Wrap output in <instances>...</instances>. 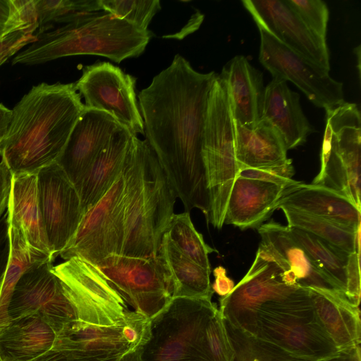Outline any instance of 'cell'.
<instances>
[{
  "instance_id": "obj_30",
  "label": "cell",
  "mask_w": 361,
  "mask_h": 361,
  "mask_svg": "<svg viewBox=\"0 0 361 361\" xmlns=\"http://www.w3.org/2000/svg\"><path fill=\"white\" fill-rule=\"evenodd\" d=\"M8 212L10 224L31 247L52 256L38 204L37 174L13 176Z\"/></svg>"
},
{
  "instance_id": "obj_33",
  "label": "cell",
  "mask_w": 361,
  "mask_h": 361,
  "mask_svg": "<svg viewBox=\"0 0 361 361\" xmlns=\"http://www.w3.org/2000/svg\"><path fill=\"white\" fill-rule=\"evenodd\" d=\"M11 226V253L0 292V329L8 324V307L13 287L21 274L34 262L51 257V255L31 247L21 231Z\"/></svg>"
},
{
  "instance_id": "obj_7",
  "label": "cell",
  "mask_w": 361,
  "mask_h": 361,
  "mask_svg": "<svg viewBox=\"0 0 361 361\" xmlns=\"http://www.w3.org/2000/svg\"><path fill=\"white\" fill-rule=\"evenodd\" d=\"M217 308L212 300L172 298L151 319V335L142 349V361H210L204 333Z\"/></svg>"
},
{
  "instance_id": "obj_25",
  "label": "cell",
  "mask_w": 361,
  "mask_h": 361,
  "mask_svg": "<svg viewBox=\"0 0 361 361\" xmlns=\"http://www.w3.org/2000/svg\"><path fill=\"white\" fill-rule=\"evenodd\" d=\"M53 348L89 357H118L132 350L123 335L121 324L106 326L79 319L58 331Z\"/></svg>"
},
{
  "instance_id": "obj_17",
  "label": "cell",
  "mask_w": 361,
  "mask_h": 361,
  "mask_svg": "<svg viewBox=\"0 0 361 361\" xmlns=\"http://www.w3.org/2000/svg\"><path fill=\"white\" fill-rule=\"evenodd\" d=\"M257 27L322 68L330 69L326 39L312 32L286 0H244Z\"/></svg>"
},
{
  "instance_id": "obj_2",
  "label": "cell",
  "mask_w": 361,
  "mask_h": 361,
  "mask_svg": "<svg viewBox=\"0 0 361 361\" xmlns=\"http://www.w3.org/2000/svg\"><path fill=\"white\" fill-rule=\"evenodd\" d=\"M85 104L74 83L33 86L12 111L0 154L13 176L56 161Z\"/></svg>"
},
{
  "instance_id": "obj_1",
  "label": "cell",
  "mask_w": 361,
  "mask_h": 361,
  "mask_svg": "<svg viewBox=\"0 0 361 361\" xmlns=\"http://www.w3.org/2000/svg\"><path fill=\"white\" fill-rule=\"evenodd\" d=\"M214 71H197L176 54L138 94L145 140L185 212L207 220L209 195L202 159L207 101Z\"/></svg>"
},
{
  "instance_id": "obj_6",
  "label": "cell",
  "mask_w": 361,
  "mask_h": 361,
  "mask_svg": "<svg viewBox=\"0 0 361 361\" xmlns=\"http://www.w3.org/2000/svg\"><path fill=\"white\" fill-rule=\"evenodd\" d=\"M255 336L306 361H325L340 353L320 322L310 288L263 305Z\"/></svg>"
},
{
  "instance_id": "obj_51",
  "label": "cell",
  "mask_w": 361,
  "mask_h": 361,
  "mask_svg": "<svg viewBox=\"0 0 361 361\" xmlns=\"http://www.w3.org/2000/svg\"><path fill=\"white\" fill-rule=\"evenodd\" d=\"M360 350L350 354H340L339 356L325 361H360Z\"/></svg>"
},
{
  "instance_id": "obj_5",
  "label": "cell",
  "mask_w": 361,
  "mask_h": 361,
  "mask_svg": "<svg viewBox=\"0 0 361 361\" xmlns=\"http://www.w3.org/2000/svg\"><path fill=\"white\" fill-rule=\"evenodd\" d=\"M202 159L209 195L207 222L221 229L240 171L235 151L234 119L223 71L216 74L208 97Z\"/></svg>"
},
{
  "instance_id": "obj_43",
  "label": "cell",
  "mask_w": 361,
  "mask_h": 361,
  "mask_svg": "<svg viewBox=\"0 0 361 361\" xmlns=\"http://www.w3.org/2000/svg\"><path fill=\"white\" fill-rule=\"evenodd\" d=\"M27 30H16L6 33L0 39V66L27 44L35 42L36 35Z\"/></svg>"
},
{
  "instance_id": "obj_11",
  "label": "cell",
  "mask_w": 361,
  "mask_h": 361,
  "mask_svg": "<svg viewBox=\"0 0 361 361\" xmlns=\"http://www.w3.org/2000/svg\"><path fill=\"white\" fill-rule=\"evenodd\" d=\"M125 235V180L123 172L103 197L82 215L73 237L60 255L94 266L121 255Z\"/></svg>"
},
{
  "instance_id": "obj_20",
  "label": "cell",
  "mask_w": 361,
  "mask_h": 361,
  "mask_svg": "<svg viewBox=\"0 0 361 361\" xmlns=\"http://www.w3.org/2000/svg\"><path fill=\"white\" fill-rule=\"evenodd\" d=\"M258 232L261 237L260 243L293 272L302 286L339 291L305 249L292 236L287 226L271 221L262 224Z\"/></svg>"
},
{
  "instance_id": "obj_36",
  "label": "cell",
  "mask_w": 361,
  "mask_h": 361,
  "mask_svg": "<svg viewBox=\"0 0 361 361\" xmlns=\"http://www.w3.org/2000/svg\"><path fill=\"white\" fill-rule=\"evenodd\" d=\"M39 27L54 22L68 23L101 10L99 0H35Z\"/></svg>"
},
{
  "instance_id": "obj_50",
  "label": "cell",
  "mask_w": 361,
  "mask_h": 361,
  "mask_svg": "<svg viewBox=\"0 0 361 361\" xmlns=\"http://www.w3.org/2000/svg\"><path fill=\"white\" fill-rule=\"evenodd\" d=\"M143 348L132 350L124 354L119 361H142V354Z\"/></svg>"
},
{
  "instance_id": "obj_35",
  "label": "cell",
  "mask_w": 361,
  "mask_h": 361,
  "mask_svg": "<svg viewBox=\"0 0 361 361\" xmlns=\"http://www.w3.org/2000/svg\"><path fill=\"white\" fill-rule=\"evenodd\" d=\"M225 324L235 351L233 361H306L226 322Z\"/></svg>"
},
{
  "instance_id": "obj_4",
  "label": "cell",
  "mask_w": 361,
  "mask_h": 361,
  "mask_svg": "<svg viewBox=\"0 0 361 361\" xmlns=\"http://www.w3.org/2000/svg\"><path fill=\"white\" fill-rule=\"evenodd\" d=\"M152 35L150 30H140L109 13H90L37 34L12 63L36 65L76 55H96L119 63L141 55Z\"/></svg>"
},
{
  "instance_id": "obj_34",
  "label": "cell",
  "mask_w": 361,
  "mask_h": 361,
  "mask_svg": "<svg viewBox=\"0 0 361 361\" xmlns=\"http://www.w3.org/2000/svg\"><path fill=\"white\" fill-rule=\"evenodd\" d=\"M165 233L188 258L211 271L209 255L216 250L204 242L202 235L195 229L190 212L174 214Z\"/></svg>"
},
{
  "instance_id": "obj_21",
  "label": "cell",
  "mask_w": 361,
  "mask_h": 361,
  "mask_svg": "<svg viewBox=\"0 0 361 361\" xmlns=\"http://www.w3.org/2000/svg\"><path fill=\"white\" fill-rule=\"evenodd\" d=\"M260 120L280 133L287 150L305 143L314 130L302 110L299 94L279 78H272L265 87Z\"/></svg>"
},
{
  "instance_id": "obj_22",
  "label": "cell",
  "mask_w": 361,
  "mask_h": 361,
  "mask_svg": "<svg viewBox=\"0 0 361 361\" xmlns=\"http://www.w3.org/2000/svg\"><path fill=\"white\" fill-rule=\"evenodd\" d=\"M134 134L118 128L74 185L83 214L109 190L121 173Z\"/></svg>"
},
{
  "instance_id": "obj_41",
  "label": "cell",
  "mask_w": 361,
  "mask_h": 361,
  "mask_svg": "<svg viewBox=\"0 0 361 361\" xmlns=\"http://www.w3.org/2000/svg\"><path fill=\"white\" fill-rule=\"evenodd\" d=\"M37 28L39 24L35 0H10V16L6 33L16 30H27L34 32Z\"/></svg>"
},
{
  "instance_id": "obj_47",
  "label": "cell",
  "mask_w": 361,
  "mask_h": 361,
  "mask_svg": "<svg viewBox=\"0 0 361 361\" xmlns=\"http://www.w3.org/2000/svg\"><path fill=\"white\" fill-rule=\"evenodd\" d=\"M214 282L212 284L213 292L216 293L221 297L228 295L233 288L234 283L226 275V269L219 266L214 271Z\"/></svg>"
},
{
  "instance_id": "obj_23",
  "label": "cell",
  "mask_w": 361,
  "mask_h": 361,
  "mask_svg": "<svg viewBox=\"0 0 361 361\" xmlns=\"http://www.w3.org/2000/svg\"><path fill=\"white\" fill-rule=\"evenodd\" d=\"M288 228L292 236L305 249L336 288L351 302L359 306L360 253H346L311 233L295 228Z\"/></svg>"
},
{
  "instance_id": "obj_26",
  "label": "cell",
  "mask_w": 361,
  "mask_h": 361,
  "mask_svg": "<svg viewBox=\"0 0 361 361\" xmlns=\"http://www.w3.org/2000/svg\"><path fill=\"white\" fill-rule=\"evenodd\" d=\"M234 121L249 128L260 121L265 87L261 71L243 55L234 56L222 70Z\"/></svg>"
},
{
  "instance_id": "obj_39",
  "label": "cell",
  "mask_w": 361,
  "mask_h": 361,
  "mask_svg": "<svg viewBox=\"0 0 361 361\" xmlns=\"http://www.w3.org/2000/svg\"><path fill=\"white\" fill-rule=\"evenodd\" d=\"M305 25L315 35L326 39L329 9L321 0H286Z\"/></svg>"
},
{
  "instance_id": "obj_40",
  "label": "cell",
  "mask_w": 361,
  "mask_h": 361,
  "mask_svg": "<svg viewBox=\"0 0 361 361\" xmlns=\"http://www.w3.org/2000/svg\"><path fill=\"white\" fill-rule=\"evenodd\" d=\"M152 320L142 313L128 310L121 323L123 335L132 350L143 348L151 335Z\"/></svg>"
},
{
  "instance_id": "obj_31",
  "label": "cell",
  "mask_w": 361,
  "mask_h": 361,
  "mask_svg": "<svg viewBox=\"0 0 361 361\" xmlns=\"http://www.w3.org/2000/svg\"><path fill=\"white\" fill-rule=\"evenodd\" d=\"M172 283V298L212 300L211 271L184 255L164 233L159 250Z\"/></svg>"
},
{
  "instance_id": "obj_16",
  "label": "cell",
  "mask_w": 361,
  "mask_h": 361,
  "mask_svg": "<svg viewBox=\"0 0 361 361\" xmlns=\"http://www.w3.org/2000/svg\"><path fill=\"white\" fill-rule=\"evenodd\" d=\"M38 204L50 252L54 257L71 241L83 215L79 195L54 162L37 173Z\"/></svg>"
},
{
  "instance_id": "obj_15",
  "label": "cell",
  "mask_w": 361,
  "mask_h": 361,
  "mask_svg": "<svg viewBox=\"0 0 361 361\" xmlns=\"http://www.w3.org/2000/svg\"><path fill=\"white\" fill-rule=\"evenodd\" d=\"M79 320L99 326L122 323L127 305L92 264L71 258L54 267Z\"/></svg>"
},
{
  "instance_id": "obj_9",
  "label": "cell",
  "mask_w": 361,
  "mask_h": 361,
  "mask_svg": "<svg viewBox=\"0 0 361 361\" xmlns=\"http://www.w3.org/2000/svg\"><path fill=\"white\" fill-rule=\"evenodd\" d=\"M302 287L293 272L259 243L250 269L228 295L221 298L219 310L226 323L255 336L259 308Z\"/></svg>"
},
{
  "instance_id": "obj_45",
  "label": "cell",
  "mask_w": 361,
  "mask_h": 361,
  "mask_svg": "<svg viewBox=\"0 0 361 361\" xmlns=\"http://www.w3.org/2000/svg\"><path fill=\"white\" fill-rule=\"evenodd\" d=\"M122 356L89 357L73 352L52 348L31 361H119Z\"/></svg>"
},
{
  "instance_id": "obj_52",
  "label": "cell",
  "mask_w": 361,
  "mask_h": 361,
  "mask_svg": "<svg viewBox=\"0 0 361 361\" xmlns=\"http://www.w3.org/2000/svg\"><path fill=\"white\" fill-rule=\"evenodd\" d=\"M0 361H2V360H1V358H0Z\"/></svg>"
},
{
  "instance_id": "obj_42",
  "label": "cell",
  "mask_w": 361,
  "mask_h": 361,
  "mask_svg": "<svg viewBox=\"0 0 361 361\" xmlns=\"http://www.w3.org/2000/svg\"><path fill=\"white\" fill-rule=\"evenodd\" d=\"M294 174L295 169L290 159L282 165L260 169H243L238 173V176L241 177L282 185L294 183L295 180L292 178Z\"/></svg>"
},
{
  "instance_id": "obj_37",
  "label": "cell",
  "mask_w": 361,
  "mask_h": 361,
  "mask_svg": "<svg viewBox=\"0 0 361 361\" xmlns=\"http://www.w3.org/2000/svg\"><path fill=\"white\" fill-rule=\"evenodd\" d=\"M101 10L142 30H148L153 17L161 10L159 0H99Z\"/></svg>"
},
{
  "instance_id": "obj_46",
  "label": "cell",
  "mask_w": 361,
  "mask_h": 361,
  "mask_svg": "<svg viewBox=\"0 0 361 361\" xmlns=\"http://www.w3.org/2000/svg\"><path fill=\"white\" fill-rule=\"evenodd\" d=\"M13 174L4 161L0 162V218L8 207L12 188Z\"/></svg>"
},
{
  "instance_id": "obj_3",
  "label": "cell",
  "mask_w": 361,
  "mask_h": 361,
  "mask_svg": "<svg viewBox=\"0 0 361 361\" xmlns=\"http://www.w3.org/2000/svg\"><path fill=\"white\" fill-rule=\"evenodd\" d=\"M122 172L125 180V235L122 254L148 258L158 255L174 214L177 198L155 154L134 135Z\"/></svg>"
},
{
  "instance_id": "obj_14",
  "label": "cell",
  "mask_w": 361,
  "mask_h": 361,
  "mask_svg": "<svg viewBox=\"0 0 361 361\" xmlns=\"http://www.w3.org/2000/svg\"><path fill=\"white\" fill-rule=\"evenodd\" d=\"M136 78L109 62L84 66L75 87L85 106L104 111L134 135H145L135 94Z\"/></svg>"
},
{
  "instance_id": "obj_24",
  "label": "cell",
  "mask_w": 361,
  "mask_h": 361,
  "mask_svg": "<svg viewBox=\"0 0 361 361\" xmlns=\"http://www.w3.org/2000/svg\"><path fill=\"white\" fill-rule=\"evenodd\" d=\"M317 314L340 354L360 350L359 306L341 292L311 289Z\"/></svg>"
},
{
  "instance_id": "obj_44",
  "label": "cell",
  "mask_w": 361,
  "mask_h": 361,
  "mask_svg": "<svg viewBox=\"0 0 361 361\" xmlns=\"http://www.w3.org/2000/svg\"><path fill=\"white\" fill-rule=\"evenodd\" d=\"M11 253V226L8 212L0 218V292Z\"/></svg>"
},
{
  "instance_id": "obj_27",
  "label": "cell",
  "mask_w": 361,
  "mask_h": 361,
  "mask_svg": "<svg viewBox=\"0 0 361 361\" xmlns=\"http://www.w3.org/2000/svg\"><path fill=\"white\" fill-rule=\"evenodd\" d=\"M56 335V331L38 314L11 319L0 329V358L31 361L53 348Z\"/></svg>"
},
{
  "instance_id": "obj_38",
  "label": "cell",
  "mask_w": 361,
  "mask_h": 361,
  "mask_svg": "<svg viewBox=\"0 0 361 361\" xmlns=\"http://www.w3.org/2000/svg\"><path fill=\"white\" fill-rule=\"evenodd\" d=\"M204 345L210 361H233L235 351L224 319L217 308L207 324Z\"/></svg>"
},
{
  "instance_id": "obj_18",
  "label": "cell",
  "mask_w": 361,
  "mask_h": 361,
  "mask_svg": "<svg viewBox=\"0 0 361 361\" xmlns=\"http://www.w3.org/2000/svg\"><path fill=\"white\" fill-rule=\"evenodd\" d=\"M121 126L109 114L85 106L56 161L73 185Z\"/></svg>"
},
{
  "instance_id": "obj_28",
  "label": "cell",
  "mask_w": 361,
  "mask_h": 361,
  "mask_svg": "<svg viewBox=\"0 0 361 361\" xmlns=\"http://www.w3.org/2000/svg\"><path fill=\"white\" fill-rule=\"evenodd\" d=\"M280 206L329 219L355 231L360 229V209L344 195L323 185L302 182L281 200L278 207Z\"/></svg>"
},
{
  "instance_id": "obj_8",
  "label": "cell",
  "mask_w": 361,
  "mask_h": 361,
  "mask_svg": "<svg viewBox=\"0 0 361 361\" xmlns=\"http://www.w3.org/2000/svg\"><path fill=\"white\" fill-rule=\"evenodd\" d=\"M321 168L312 184L331 188L360 209L361 116L356 104L325 110Z\"/></svg>"
},
{
  "instance_id": "obj_12",
  "label": "cell",
  "mask_w": 361,
  "mask_h": 361,
  "mask_svg": "<svg viewBox=\"0 0 361 361\" xmlns=\"http://www.w3.org/2000/svg\"><path fill=\"white\" fill-rule=\"evenodd\" d=\"M53 260L51 257L38 260L21 274L11 295L8 322L36 314L58 331L64 324L78 319L73 302L54 271Z\"/></svg>"
},
{
  "instance_id": "obj_48",
  "label": "cell",
  "mask_w": 361,
  "mask_h": 361,
  "mask_svg": "<svg viewBox=\"0 0 361 361\" xmlns=\"http://www.w3.org/2000/svg\"><path fill=\"white\" fill-rule=\"evenodd\" d=\"M12 111L0 104V152L3 141L11 121Z\"/></svg>"
},
{
  "instance_id": "obj_13",
  "label": "cell",
  "mask_w": 361,
  "mask_h": 361,
  "mask_svg": "<svg viewBox=\"0 0 361 361\" xmlns=\"http://www.w3.org/2000/svg\"><path fill=\"white\" fill-rule=\"evenodd\" d=\"M259 60L272 78L290 81L319 108H334L344 101L343 84L326 71L279 42L263 28Z\"/></svg>"
},
{
  "instance_id": "obj_32",
  "label": "cell",
  "mask_w": 361,
  "mask_h": 361,
  "mask_svg": "<svg viewBox=\"0 0 361 361\" xmlns=\"http://www.w3.org/2000/svg\"><path fill=\"white\" fill-rule=\"evenodd\" d=\"M288 228H295L311 233L348 254L360 253V230L355 231L336 222L302 212L286 206H280Z\"/></svg>"
},
{
  "instance_id": "obj_29",
  "label": "cell",
  "mask_w": 361,
  "mask_h": 361,
  "mask_svg": "<svg viewBox=\"0 0 361 361\" xmlns=\"http://www.w3.org/2000/svg\"><path fill=\"white\" fill-rule=\"evenodd\" d=\"M235 151L240 170L282 165L290 159L280 133L269 123L260 120L252 128L235 121Z\"/></svg>"
},
{
  "instance_id": "obj_49",
  "label": "cell",
  "mask_w": 361,
  "mask_h": 361,
  "mask_svg": "<svg viewBox=\"0 0 361 361\" xmlns=\"http://www.w3.org/2000/svg\"><path fill=\"white\" fill-rule=\"evenodd\" d=\"M10 16V0H0V39L6 33V27Z\"/></svg>"
},
{
  "instance_id": "obj_10",
  "label": "cell",
  "mask_w": 361,
  "mask_h": 361,
  "mask_svg": "<svg viewBox=\"0 0 361 361\" xmlns=\"http://www.w3.org/2000/svg\"><path fill=\"white\" fill-rule=\"evenodd\" d=\"M134 311L152 319L172 300V283L159 255H111L94 266Z\"/></svg>"
},
{
  "instance_id": "obj_19",
  "label": "cell",
  "mask_w": 361,
  "mask_h": 361,
  "mask_svg": "<svg viewBox=\"0 0 361 361\" xmlns=\"http://www.w3.org/2000/svg\"><path fill=\"white\" fill-rule=\"evenodd\" d=\"M276 184L238 176L231 188L224 224L241 230L258 228L281 200L301 183Z\"/></svg>"
}]
</instances>
